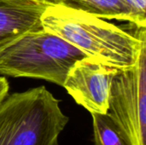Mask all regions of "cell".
I'll use <instances>...</instances> for the list:
<instances>
[{"instance_id": "1", "label": "cell", "mask_w": 146, "mask_h": 145, "mask_svg": "<svg viewBox=\"0 0 146 145\" xmlns=\"http://www.w3.org/2000/svg\"><path fill=\"white\" fill-rule=\"evenodd\" d=\"M44 30L62 38L87 56L119 68L133 66L146 44L145 26L134 33L87 13L59 5H48L42 16Z\"/></svg>"}, {"instance_id": "2", "label": "cell", "mask_w": 146, "mask_h": 145, "mask_svg": "<svg viewBox=\"0 0 146 145\" xmlns=\"http://www.w3.org/2000/svg\"><path fill=\"white\" fill-rule=\"evenodd\" d=\"M68 122L44 86L7 95L0 102V145H58Z\"/></svg>"}, {"instance_id": "3", "label": "cell", "mask_w": 146, "mask_h": 145, "mask_svg": "<svg viewBox=\"0 0 146 145\" xmlns=\"http://www.w3.org/2000/svg\"><path fill=\"white\" fill-rule=\"evenodd\" d=\"M86 56L62 38L41 29L24 34L0 51V74L62 86L74 64Z\"/></svg>"}, {"instance_id": "4", "label": "cell", "mask_w": 146, "mask_h": 145, "mask_svg": "<svg viewBox=\"0 0 146 145\" xmlns=\"http://www.w3.org/2000/svg\"><path fill=\"white\" fill-rule=\"evenodd\" d=\"M108 114L129 145L146 142V44L137 62L120 68L109 94Z\"/></svg>"}, {"instance_id": "5", "label": "cell", "mask_w": 146, "mask_h": 145, "mask_svg": "<svg viewBox=\"0 0 146 145\" xmlns=\"http://www.w3.org/2000/svg\"><path fill=\"white\" fill-rule=\"evenodd\" d=\"M119 69L97 58L86 56L74 64L62 87L91 114H106L111 81Z\"/></svg>"}, {"instance_id": "6", "label": "cell", "mask_w": 146, "mask_h": 145, "mask_svg": "<svg viewBox=\"0 0 146 145\" xmlns=\"http://www.w3.org/2000/svg\"><path fill=\"white\" fill-rule=\"evenodd\" d=\"M47 6L36 0H0V51L24 34L44 29L41 16Z\"/></svg>"}, {"instance_id": "7", "label": "cell", "mask_w": 146, "mask_h": 145, "mask_svg": "<svg viewBox=\"0 0 146 145\" xmlns=\"http://www.w3.org/2000/svg\"><path fill=\"white\" fill-rule=\"evenodd\" d=\"M62 5L98 18L127 21L145 26V18L141 17L126 0H62Z\"/></svg>"}, {"instance_id": "8", "label": "cell", "mask_w": 146, "mask_h": 145, "mask_svg": "<svg viewBox=\"0 0 146 145\" xmlns=\"http://www.w3.org/2000/svg\"><path fill=\"white\" fill-rule=\"evenodd\" d=\"M91 115L95 145H129L108 113Z\"/></svg>"}, {"instance_id": "9", "label": "cell", "mask_w": 146, "mask_h": 145, "mask_svg": "<svg viewBox=\"0 0 146 145\" xmlns=\"http://www.w3.org/2000/svg\"><path fill=\"white\" fill-rule=\"evenodd\" d=\"M133 9L143 18H145L146 0H126Z\"/></svg>"}, {"instance_id": "10", "label": "cell", "mask_w": 146, "mask_h": 145, "mask_svg": "<svg viewBox=\"0 0 146 145\" xmlns=\"http://www.w3.org/2000/svg\"><path fill=\"white\" fill-rule=\"evenodd\" d=\"M9 88L8 80L4 77H0V102L8 95Z\"/></svg>"}, {"instance_id": "11", "label": "cell", "mask_w": 146, "mask_h": 145, "mask_svg": "<svg viewBox=\"0 0 146 145\" xmlns=\"http://www.w3.org/2000/svg\"><path fill=\"white\" fill-rule=\"evenodd\" d=\"M47 5H59L62 3V0H36Z\"/></svg>"}]
</instances>
